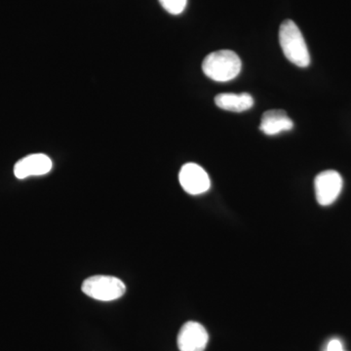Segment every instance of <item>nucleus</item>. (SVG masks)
I'll use <instances>...</instances> for the list:
<instances>
[{"instance_id": "obj_5", "label": "nucleus", "mask_w": 351, "mask_h": 351, "mask_svg": "<svg viewBox=\"0 0 351 351\" xmlns=\"http://www.w3.org/2000/svg\"><path fill=\"white\" fill-rule=\"evenodd\" d=\"M179 181L186 193L191 195H202L211 186L209 175L201 166L195 163H186L182 166Z\"/></svg>"}, {"instance_id": "obj_11", "label": "nucleus", "mask_w": 351, "mask_h": 351, "mask_svg": "<svg viewBox=\"0 0 351 351\" xmlns=\"http://www.w3.org/2000/svg\"><path fill=\"white\" fill-rule=\"evenodd\" d=\"M325 351H343V343L339 339H332L328 343Z\"/></svg>"}, {"instance_id": "obj_9", "label": "nucleus", "mask_w": 351, "mask_h": 351, "mask_svg": "<svg viewBox=\"0 0 351 351\" xmlns=\"http://www.w3.org/2000/svg\"><path fill=\"white\" fill-rule=\"evenodd\" d=\"M217 107L228 112H242L250 110L254 99L249 93H221L215 98Z\"/></svg>"}, {"instance_id": "obj_3", "label": "nucleus", "mask_w": 351, "mask_h": 351, "mask_svg": "<svg viewBox=\"0 0 351 351\" xmlns=\"http://www.w3.org/2000/svg\"><path fill=\"white\" fill-rule=\"evenodd\" d=\"M82 292L92 299L112 302L125 294L126 286L120 279L113 276L90 277L82 284Z\"/></svg>"}, {"instance_id": "obj_10", "label": "nucleus", "mask_w": 351, "mask_h": 351, "mask_svg": "<svg viewBox=\"0 0 351 351\" xmlns=\"http://www.w3.org/2000/svg\"><path fill=\"white\" fill-rule=\"evenodd\" d=\"M161 6L172 15H180L186 9L188 0H159Z\"/></svg>"}, {"instance_id": "obj_2", "label": "nucleus", "mask_w": 351, "mask_h": 351, "mask_svg": "<svg viewBox=\"0 0 351 351\" xmlns=\"http://www.w3.org/2000/svg\"><path fill=\"white\" fill-rule=\"evenodd\" d=\"M279 43L284 55L291 63L306 68L311 64V56L306 40L299 27L292 20H285L279 29Z\"/></svg>"}, {"instance_id": "obj_7", "label": "nucleus", "mask_w": 351, "mask_h": 351, "mask_svg": "<svg viewBox=\"0 0 351 351\" xmlns=\"http://www.w3.org/2000/svg\"><path fill=\"white\" fill-rule=\"evenodd\" d=\"M52 160L43 154H29L21 159L14 166V175L23 180L32 176L48 174L52 169Z\"/></svg>"}, {"instance_id": "obj_1", "label": "nucleus", "mask_w": 351, "mask_h": 351, "mask_svg": "<svg viewBox=\"0 0 351 351\" xmlns=\"http://www.w3.org/2000/svg\"><path fill=\"white\" fill-rule=\"evenodd\" d=\"M241 60L230 50H219L210 53L202 63L203 73L217 82L234 80L241 71Z\"/></svg>"}, {"instance_id": "obj_4", "label": "nucleus", "mask_w": 351, "mask_h": 351, "mask_svg": "<svg viewBox=\"0 0 351 351\" xmlns=\"http://www.w3.org/2000/svg\"><path fill=\"white\" fill-rule=\"evenodd\" d=\"M317 202L322 206L331 205L343 189V178L335 170H326L316 176L314 181Z\"/></svg>"}, {"instance_id": "obj_6", "label": "nucleus", "mask_w": 351, "mask_h": 351, "mask_svg": "<svg viewBox=\"0 0 351 351\" xmlns=\"http://www.w3.org/2000/svg\"><path fill=\"white\" fill-rule=\"evenodd\" d=\"M209 336L206 329L195 321L186 322L178 335V348L181 351H204Z\"/></svg>"}, {"instance_id": "obj_8", "label": "nucleus", "mask_w": 351, "mask_h": 351, "mask_svg": "<svg viewBox=\"0 0 351 351\" xmlns=\"http://www.w3.org/2000/svg\"><path fill=\"white\" fill-rule=\"evenodd\" d=\"M293 127L294 123L287 113L282 110H271L263 113L260 130L265 135L274 136L282 132L292 130Z\"/></svg>"}]
</instances>
